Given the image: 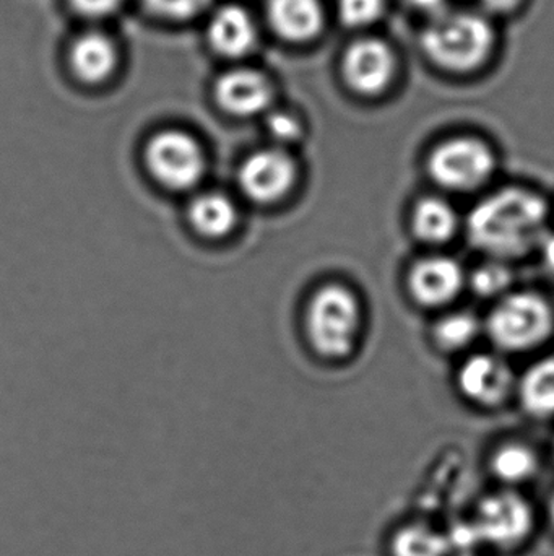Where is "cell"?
<instances>
[{"instance_id": "1", "label": "cell", "mask_w": 554, "mask_h": 556, "mask_svg": "<svg viewBox=\"0 0 554 556\" xmlns=\"http://www.w3.org/2000/svg\"><path fill=\"white\" fill-rule=\"evenodd\" d=\"M549 220L542 195L526 188L500 189L468 214V243L490 260H523L539 250L549 235Z\"/></svg>"}, {"instance_id": "2", "label": "cell", "mask_w": 554, "mask_h": 556, "mask_svg": "<svg viewBox=\"0 0 554 556\" xmlns=\"http://www.w3.org/2000/svg\"><path fill=\"white\" fill-rule=\"evenodd\" d=\"M418 49L435 71L471 77L488 67L497 54V22L475 7H455L425 20Z\"/></svg>"}, {"instance_id": "3", "label": "cell", "mask_w": 554, "mask_h": 556, "mask_svg": "<svg viewBox=\"0 0 554 556\" xmlns=\"http://www.w3.org/2000/svg\"><path fill=\"white\" fill-rule=\"evenodd\" d=\"M363 326V307L353 290L342 283L319 288L309 301L306 330L319 355L347 358L353 353Z\"/></svg>"}, {"instance_id": "4", "label": "cell", "mask_w": 554, "mask_h": 556, "mask_svg": "<svg viewBox=\"0 0 554 556\" xmlns=\"http://www.w3.org/2000/svg\"><path fill=\"white\" fill-rule=\"evenodd\" d=\"M477 547L514 552L532 541L539 526L536 505L523 490L500 489L485 495L468 519Z\"/></svg>"}, {"instance_id": "5", "label": "cell", "mask_w": 554, "mask_h": 556, "mask_svg": "<svg viewBox=\"0 0 554 556\" xmlns=\"http://www.w3.org/2000/svg\"><path fill=\"white\" fill-rule=\"evenodd\" d=\"M484 327L497 349L506 353L532 352L552 339L554 309L536 291H511L498 300Z\"/></svg>"}, {"instance_id": "6", "label": "cell", "mask_w": 554, "mask_h": 556, "mask_svg": "<svg viewBox=\"0 0 554 556\" xmlns=\"http://www.w3.org/2000/svg\"><path fill=\"white\" fill-rule=\"evenodd\" d=\"M497 166V153L487 140L477 136L449 137L439 142L426 160V172L433 182L458 194H468L487 186Z\"/></svg>"}, {"instance_id": "7", "label": "cell", "mask_w": 554, "mask_h": 556, "mask_svg": "<svg viewBox=\"0 0 554 556\" xmlns=\"http://www.w3.org/2000/svg\"><path fill=\"white\" fill-rule=\"evenodd\" d=\"M400 58L389 39L363 33L345 46L338 75L350 93L376 100L392 90L399 80Z\"/></svg>"}, {"instance_id": "8", "label": "cell", "mask_w": 554, "mask_h": 556, "mask_svg": "<svg viewBox=\"0 0 554 556\" xmlns=\"http://www.w3.org/2000/svg\"><path fill=\"white\" fill-rule=\"evenodd\" d=\"M145 163L153 178L169 191L195 188L207 166L201 142L182 129L153 134L146 142Z\"/></svg>"}, {"instance_id": "9", "label": "cell", "mask_w": 554, "mask_h": 556, "mask_svg": "<svg viewBox=\"0 0 554 556\" xmlns=\"http://www.w3.org/2000/svg\"><path fill=\"white\" fill-rule=\"evenodd\" d=\"M275 78L256 65L231 64L211 81V98L221 113L236 119L266 116L276 106Z\"/></svg>"}, {"instance_id": "10", "label": "cell", "mask_w": 554, "mask_h": 556, "mask_svg": "<svg viewBox=\"0 0 554 556\" xmlns=\"http://www.w3.org/2000/svg\"><path fill=\"white\" fill-rule=\"evenodd\" d=\"M204 39L215 58L241 64L259 48V22L241 3H221L205 16Z\"/></svg>"}, {"instance_id": "11", "label": "cell", "mask_w": 554, "mask_h": 556, "mask_svg": "<svg viewBox=\"0 0 554 556\" xmlns=\"http://www.w3.org/2000/svg\"><path fill=\"white\" fill-rule=\"evenodd\" d=\"M298 166L282 147H269L250 153L240 168V186L257 204H275L295 188Z\"/></svg>"}, {"instance_id": "12", "label": "cell", "mask_w": 554, "mask_h": 556, "mask_svg": "<svg viewBox=\"0 0 554 556\" xmlns=\"http://www.w3.org/2000/svg\"><path fill=\"white\" fill-rule=\"evenodd\" d=\"M65 64L77 84L85 87L109 84L120 67L119 42L104 29H83L68 42Z\"/></svg>"}, {"instance_id": "13", "label": "cell", "mask_w": 554, "mask_h": 556, "mask_svg": "<svg viewBox=\"0 0 554 556\" xmlns=\"http://www.w3.org/2000/svg\"><path fill=\"white\" fill-rule=\"evenodd\" d=\"M324 0H263V22L283 45H314L327 26Z\"/></svg>"}, {"instance_id": "14", "label": "cell", "mask_w": 554, "mask_h": 556, "mask_svg": "<svg viewBox=\"0 0 554 556\" xmlns=\"http://www.w3.org/2000/svg\"><path fill=\"white\" fill-rule=\"evenodd\" d=\"M458 384L467 401L484 408L506 404L517 388L516 376L506 359L490 353H478L465 359Z\"/></svg>"}, {"instance_id": "15", "label": "cell", "mask_w": 554, "mask_h": 556, "mask_svg": "<svg viewBox=\"0 0 554 556\" xmlns=\"http://www.w3.org/2000/svg\"><path fill=\"white\" fill-rule=\"evenodd\" d=\"M407 283L415 303L435 309L454 303L467 285V277L452 257L429 256L413 264Z\"/></svg>"}, {"instance_id": "16", "label": "cell", "mask_w": 554, "mask_h": 556, "mask_svg": "<svg viewBox=\"0 0 554 556\" xmlns=\"http://www.w3.org/2000/svg\"><path fill=\"white\" fill-rule=\"evenodd\" d=\"M488 469L500 489L523 490L539 477L542 463L539 454L529 444L504 443L488 460Z\"/></svg>"}, {"instance_id": "17", "label": "cell", "mask_w": 554, "mask_h": 556, "mask_svg": "<svg viewBox=\"0 0 554 556\" xmlns=\"http://www.w3.org/2000/svg\"><path fill=\"white\" fill-rule=\"evenodd\" d=\"M458 230V212L445 199L425 198L413 207L412 231L422 243L441 247L449 243Z\"/></svg>"}, {"instance_id": "18", "label": "cell", "mask_w": 554, "mask_h": 556, "mask_svg": "<svg viewBox=\"0 0 554 556\" xmlns=\"http://www.w3.org/2000/svg\"><path fill=\"white\" fill-rule=\"evenodd\" d=\"M389 556H454L448 532L426 522H407L390 535Z\"/></svg>"}, {"instance_id": "19", "label": "cell", "mask_w": 554, "mask_h": 556, "mask_svg": "<svg viewBox=\"0 0 554 556\" xmlns=\"http://www.w3.org/2000/svg\"><path fill=\"white\" fill-rule=\"evenodd\" d=\"M520 404L530 417H554V356L533 363L517 384Z\"/></svg>"}, {"instance_id": "20", "label": "cell", "mask_w": 554, "mask_h": 556, "mask_svg": "<svg viewBox=\"0 0 554 556\" xmlns=\"http://www.w3.org/2000/svg\"><path fill=\"white\" fill-rule=\"evenodd\" d=\"M189 220L204 237L223 238L236 227V205L221 192H205L192 201Z\"/></svg>"}, {"instance_id": "21", "label": "cell", "mask_w": 554, "mask_h": 556, "mask_svg": "<svg viewBox=\"0 0 554 556\" xmlns=\"http://www.w3.org/2000/svg\"><path fill=\"white\" fill-rule=\"evenodd\" d=\"M484 329V324L475 314L468 313V311H458V313L448 314L435 324L433 339H435L436 346L445 352H462L477 342Z\"/></svg>"}, {"instance_id": "22", "label": "cell", "mask_w": 554, "mask_h": 556, "mask_svg": "<svg viewBox=\"0 0 554 556\" xmlns=\"http://www.w3.org/2000/svg\"><path fill=\"white\" fill-rule=\"evenodd\" d=\"M389 12V0H335L338 23L350 31L370 33Z\"/></svg>"}, {"instance_id": "23", "label": "cell", "mask_w": 554, "mask_h": 556, "mask_svg": "<svg viewBox=\"0 0 554 556\" xmlns=\"http://www.w3.org/2000/svg\"><path fill=\"white\" fill-rule=\"evenodd\" d=\"M140 9L156 22L185 25L207 16L215 0H139Z\"/></svg>"}, {"instance_id": "24", "label": "cell", "mask_w": 554, "mask_h": 556, "mask_svg": "<svg viewBox=\"0 0 554 556\" xmlns=\"http://www.w3.org/2000/svg\"><path fill=\"white\" fill-rule=\"evenodd\" d=\"M468 285L477 296L485 300H501L511 293L514 283V273L507 263L490 260L478 266L468 278Z\"/></svg>"}, {"instance_id": "25", "label": "cell", "mask_w": 554, "mask_h": 556, "mask_svg": "<svg viewBox=\"0 0 554 556\" xmlns=\"http://www.w3.org/2000/svg\"><path fill=\"white\" fill-rule=\"evenodd\" d=\"M263 117H266L267 132L275 140L276 147L282 149L298 142L305 134L301 117L288 108L273 106Z\"/></svg>"}, {"instance_id": "26", "label": "cell", "mask_w": 554, "mask_h": 556, "mask_svg": "<svg viewBox=\"0 0 554 556\" xmlns=\"http://www.w3.org/2000/svg\"><path fill=\"white\" fill-rule=\"evenodd\" d=\"M67 9L85 22H103L117 15L129 0H64Z\"/></svg>"}, {"instance_id": "27", "label": "cell", "mask_w": 554, "mask_h": 556, "mask_svg": "<svg viewBox=\"0 0 554 556\" xmlns=\"http://www.w3.org/2000/svg\"><path fill=\"white\" fill-rule=\"evenodd\" d=\"M527 2L529 0H475V9L498 22V20L516 15Z\"/></svg>"}, {"instance_id": "28", "label": "cell", "mask_w": 554, "mask_h": 556, "mask_svg": "<svg viewBox=\"0 0 554 556\" xmlns=\"http://www.w3.org/2000/svg\"><path fill=\"white\" fill-rule=\"evenodd\" d=\"M405 5L412 12L418 13L423 22L439 15L445 10L451 9L452 0H405Z\"/></svg>"}, {"instance_id": "29", "label": "cell", "mask_w": 554, "mask_h": 556, "mask_svg": "<svg viewBox=\"0 0 554 556\" xmlns=\"http://www.w3.org/2000/svg\"><path fill=\"white\" fill-rule=\"evenodd\" d=\"M543 266L554 274V235L549 233L539 247Z\"/></svg>"}, {"instance_id": "30", "label": "cell", "mask_w": 554, "mask_h": 556, "mask_svg": "<svg viewBox=\"0 0 554 556\" xmlns=\"http://www.w3.org/2000/svg\"><path fill=\"white\" fill-rule=\"evenodd\" d=\"M549 518H550V522H552L553 528H554V492H553L552 498H550V502H549Z\"/></svg>"}, {"instance_id": "31", "label": "cell", "mask_w": 554, "mask_h": 556, "mask_svg": "<svg viewBox=\"0 0 554 556\" xmlns=\"http://www.w3.org/2000/svg\"><path fill=\"white\" fill-rule=\"evenodd\" d=\"M458 556H478L477 554H462V555H458Z\"/></svg>"}, {"instance_id": "32", "label": "cell", "mask_w": 554, "mask_h": 556, "mask_svg": "<svg viewBox=\"0 0 554 556\" xmlns=\"http://www.w3.org/2000/svg\"><path fill=\"white\" fill-rule=\"evenodd\" d=\"M553 457H554V440H553Z\"/></svg>"}]
</instances>
